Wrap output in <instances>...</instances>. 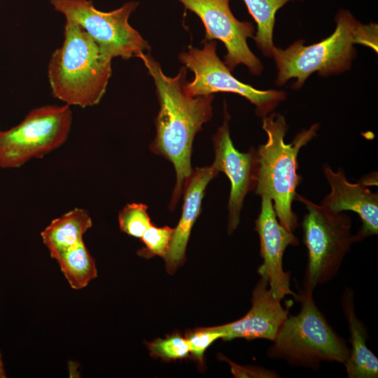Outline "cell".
<instances>
[{"mask_svg": "<svg viewBox=\"0 0 378 378\" xmlns=\"http://www.w3.org/2000/svg\"><path fill=\"white\" fill-rule=\"evenodd\" d=\"M64 36L48 63L52 94L69 106L97 105L106 91L113 58L72 20H66Z\"/></svg>", "mask_w": 378, "mask_h": 378, "instance_id": "3", "label": "cell"}, {"mask_svg": "<svg viewBox=\"0 0 378 378\" xmlns=\"http://www.w3.org/2000/svg\"><path fill=\"white\" fill-rule=\"evenodd\" d=\"M153 79L160 110L155 120L156 134L150 149L170 161L176 182L170 207L178 201L190 176L193 140L202 125L212 117L214 94L191 97L185 91L187 68L174 77L165 75L160 64L149 54L139 57Z\"/></svg>", "mask_w": 378, "mask_h": 378, "instance_id": "1", "label": "cell"}, {"mask_svg": "<svg viewBox=\"0 0 378 378\" xmlns=\"http://www.w3.org/2000/svg\"><path fill=\"white\" fill-rule=\"evenodd\" d=\"M71 124L72 112L67 104L31 110L18 125L0 130V167H20L59 148L66 141Z\"/></svg>", "mask_w": 378, "mask_h": 378, "instance_id": "7", "label": "cell"}, {"mask_svg": "<svg viewBox=\"0 0 378 378\" xmlns=\"http://www.w3.org/2000/svg\"><path fill=\"white\" fill-rule=\"evenodd\" d=\"M268 287V282L261 278L253 290L252 306L248 313L237 321L217 326L223 333V340L235 338L274 340L288 316L290 307L284 308Z\"/></svg>", "mask_w": 378, "mask_h": 378, "instance_id": "13", "label": "cell"}, {"mask_svg": "<svg viewBox=\"0 0 378 378\" xmlns=\"http://www.w3.org/2000/svg\"><path fill=\"white\" fill-rule=\"evenodd\" d=\"M223 337V333L217 326L198 328L189 332L186 336L190 353L200 363L207 348L216 340Z\"/></svg>", "mask_w": 378, "mask_h": 378, "instance_id": "23", "label": "cell"}, {"mask_svg": "<svg viewBox=\"0 0 378 378\" xmlns=\"http://www.w3.org/2000/svg\"><path fill=\"white\" fill-rule=\"evenodd\" d=\"M312 293L304 286L298 295L301 302L300 312L288 314L269 347L267 356L272 359H284L292 365L312 369L318 368L322 361L344 365L350 349L318 309Z\"/></svg>", "mask_w": 378, "mask_h": 378, "instance_id": "5", "label": "cell"}, {"mask_svg": "<svg viewBox=\"0 0 378 378\" xmlns=\"http://www.w3.org/2000/svg\"><path fill=\"white\" fill-rule=\"evenodd\" d=\"M6 377V376L4 369V364L2 362L1 355L0 352V378H5Z\"/></svg>", "mask_w": 378, "mask_h": 378, "instance_id": "24", "label": "cell"}, {"mask_svg": "<svg viewBox=\"0 0 378 378\" xmlns=\"http://www.w3.org/2000/svg\"><path fill=\"white\" fill-rule=\"evenodd\" d=\"M318 127V124H314L286 144L284 137L288 127L284 116L272 113L262 120L267 140L256 150L258 167L255 190L258 195L266 193L271 197L279 223L290 232L298 227V218L292 209L301 181L298 155L301 148L316 135Z\"/></svg>", "mask_w": 378, "mask_h": 378, "instance_id": "4", "label": "cell"}, {"mask_svg": "<svg viewBox=\"0 0 378 378\" xmlns=\"http://www.w3.org/2000/svg\"><path fill=\"white\" fill-rule=\"evenodd\" d=\"M49 1L55 10L62 13L66 20L79 24L112 58H139L150 49L148 41L128 22L139 5L136 1L127 2L110 12H102L88 0Z\"/></svg>", "mask_w": 378, "mask_h": 378, "instance_id": "8", "label": "cell"}, {"mask_svg": "<svg viewBox=\"0 0 378 378\" xmlns=\"http://www.w3.org/2000/svg\"><path fill=\"white\" fill-rule=\"evenodd\" d=\"M218 174L212 165L197 167L185 185L182 214L176 227L173 228L169 248L164 257L169 274L183 262L191 230L201 212L206 188Z\"/></svg>", "mask_w": 378, "mask_h": 378, "instance_id": "15", "label": "cell"}, {"mask_svg": "<svg viewBox=\"0 0 378 378\" xmlns=\"http://www.w3.org/2000/svg\"><path fill=\"white\" fill-rule=\"evenodd\" d=\"M230 115L226 104L223 125L213 137L215 159L213 167L229 178L231 190L228 201V232L232 233L239 223L243 202L247 193L255 190L257 183L258 158L255 148L239 152L230 138Z\"/></svg>", "mask_w": 378, "mask_h": 378, "instance_id": "11", "label": "cell"}, {"mask_svg": "<svg viewBox=\"0 0 378 378\" xmlns=\"http://www.w3.org/2000/svg\"><path fill=\"white\" fill-rule=\"evenodd\" d=\"M295 199L307 210L302 223L303 241L308 262L304 286L314 290L318 284L332 279L339 271L354 237L351 220L342 212H335L296 194Z\"/></svg>", "mask_w": 378, "mask_h": 378, "instance_id": "6", "label": "cell"}, {"mask_svg": "<svg viewBox=\"0 0 378 378\" xmlns=\"http://www.w3.org/2000/svg\"><path fill=\"white\" fill-rule=\"evenodd\" d=\"M147 209L148 206L141 203H130L124 206L118 214L121 231L128 235L141 238L152 225Z\"/></svg>", "mask_w": 378, "mask_h": 378, "instance_id": "20", "label": "cell"}, {"mask_svg": "<svg viewBox=\"0 0 378 378\" xmlns=\"http://www.w3.org/2000/svg\"><path fill=\"white\" fill-rule=\"evenodd\" d=\"M148 346L153 356L164 360L182 359L190 354L186 337L180 335L158 339L149 343Z\"/></svg>", "mask_w": 378, "mask_h": 378, "instance_id": "22", "label": "cell"}, {"mask_svg": "<svg viewBox=\"0 0 378 378\" xmlns=\"http://www.w3.org/2000/svg\"><path fill=\"white\" fill-rule=\"evenodd\" d=\"M92 226L88 211L75 208L51 223L41 232L42 241L52 258L60 255L83 241V235Z\"/></svg>", "mask_w": 378, "mask_h": 378, "instance_id": "17", "label": "cell"}, {"mask_svg": "<svg viewBox=\"0 0 378 378\" xmlns=\"http://www.w3.org/2000/svg\"><path fill=\"white\" fill-rule=\"evenodd\" d=\"M195 13L205 27L204 41L218 39L227 50L224 63L232 71L239 64L259 76L263 66L250 50L247 40L253 38L255 28L251 22L239 21L231 11L230 0H177Z\"/></svg>", "mask_w": 378, "mask_h": 378, "instance_id": "10", "label": "cell"}, {"mask_svg": "<svg viewBox=\"0 0 378 378\" xmlns=\"http://www.w3.org/2000/svg\"><path fill=\"white\" fill-rule=\"evenodd\" d=\"M173 228L168 226L156 227L153 224L140 238L144 247L138 254L146 258L158 255L164 258L169 248Z\"/></svg>", "mask_w": 378, "mask_h": 378, "instance_id": "21", "label": "cell"}, {"mask_svg": "<svg viewBox=\"0 0 378 378\" xmlns=\"http://www.w3.org/2000/svg\"><path fill=\"white\" fill-rule=\"evenodd\" d=\"M342 305L351 333V350L344 363L349 378H377L378 359L366 344L368 335L354 309V293L346 288L342 298Z\"/></svg>", "mask_w": 378, "mask_h": 378, "instance_id": "16", "label": "cell"}, {"mask_svg": "<svg viewBox=\"0 0 378 378\" xmlns=\"http://www.w3.org/2000/svg\"><path fill=\"white\" fill-rule=\"evenodd\" d=\"M335 22L333 33L318 43L306 46L298 40L286 49L274 46L272 56L277 69V85L295 78L293 88L298 89L314 72L327 76L349 69L356 55L355 44L377 52V24H362L344 9L336 14Z\"/></svg>", "mask_w": 378, "mask_h": 378, "instance_id": "2", "label": "cell"}, {"mask_svg": "<svg viewBox=\"0 0 378 378\" xmlns=\"http://www.w3.org/2000/svg\"><path fill=\"white\" fill-rule=\"evenodd\" d=\"M56 260L73 289L85 288L97 276L95 262L83 241L60 255Z\"/></svg>", "mask_w": 378, "mask_h": 378, "instance_id": "18", "label": "cell"}, {"mask_svg": "<svg viewBox=\"0 0 378 378\" xmlns=\"http://www.w3.org/2000/svg\"><path fill=\"white\" fill-rule=\"evenodd\" d=\"M1 1V0H0Z\"/></svg>", "mask_w": 378, "mask_h": 378, "instance_id": "25", "label": "cell"}, {"mask_svg": "<svg viewBox=\"0 0 378 378\" xmlns=\"http://www.w3.org/2000/svg\"><path fill=\"white\" fill-rule=\"evenodd\" d=\"M324 174L331 188L321 204L335 212L351 211L356 213L362 226L354 236V241L378 233V195L366 188L365 183L349 182L342 169L334 172L324 167Z\"/></svg>", "mask_w": 378, "mask_h": 378, "instance_id": "14", "label": "cell"}, {"mask_svg": "<svg viewBox=\"0 0 378 378\" xmlns=\"http://www.w3.org/2000/svg\"><path fill=\"white\" fill-rule=\"evenodd\" d=\"M261 197V209L255 220V230L260 242L262 264L258 272L268 282L272 295L281 301L287 295H296L290 288V272L283 269V255L286 248L298 244L293 232L282 226L277 218L271 197L266 193Z\"/></svg>", "mask_w": 378, "mask_h": 378, "instance_id": "12", "label": "cell"}, {"mask_svg": "<svg viewBox=\"0 0 378 378\" xmlns=\"http://www.w3.org/2000/svg\"><path fill=\"white\" fill-rule=\"evenodd\" d=\"M203 48L190 46L178 55L179 61L194 74V78L186 82V93L191 97L216 92H231L239 94L255 106V113L265 117L271 113L286 97L284 91L260 90L237 80L220 60L216 53L214 40L203 41Z\"/></svg>", "mask_w": 378, "mask_h": 378, "instance_id": "9", "label": "cell"}, {"mask_svg": "<svg viewBox=\"0 0 378 378\" xmlns=\"http://www.w3.org/2000/svg\"><path fill=\"white\" fill-rule=\"evenodd\" d=\"M257 24L253 38L257 47L267 57L272 56L274 48L273 31L278 10L295 0H243ZM302 1V0H300Z\"/></svg>", "mask_w": 378, "mask_h": 378, "instance_id": "19", "label": "cell"}]
</instances>
